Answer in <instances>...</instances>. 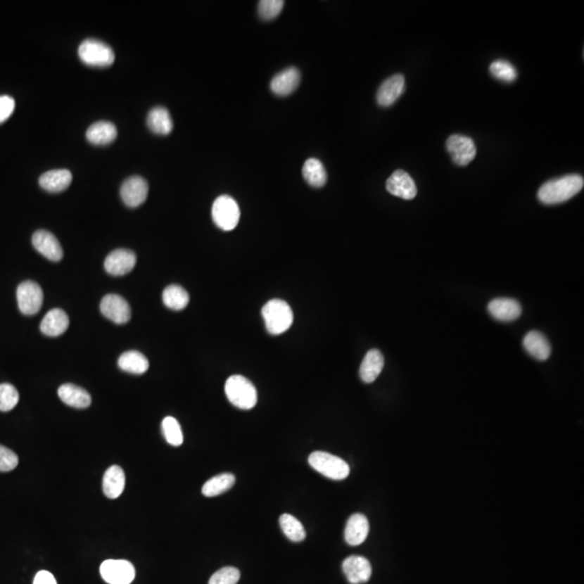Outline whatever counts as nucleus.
Listing matches in <instances>:
<instances>
[{
	"label": "nucleus",
	"mask_w": 584,
	"mask_h": 584,
	"mask_svg": "<svg viewBox=\"0 0 584 584\" xmlns=\"http://www.w3.org/2000/svg\"><path fill=\"white\" fill-rule=\"evenodd\" d=\"M285 3L281 0H261L259 3V15L265 21L279 17Z\"/></svg>",
	"instance_id": "nucleus-37"
},
{
	"label": "nucleus",
	"mask_w": 584,
	"mask_h": 584,
	"mask_svg": "<svg viewBox=\"0 0 584 584\" xmlns=\"http://www.w3.org/2000/svg\"><path fill=\"white\" fill-rule=\"evenodd\" d=\"M489 72L493 77L501 82H513L517 78L516 68L504 60H497L493 62L489 68Z\"/></svg>",
	"instance_id": "nucleus-34"
},
{
	"label": "nucleus",
	"mask_w": 584,
	"mask_h": 584,
	"mask_svg": "<svg viewBox=\"0 0 584 584\" xmlns=\"http://www.w3.org/2000/svg\"><path fill=\"white\" fill-rule=\"evenodd\" d=\"M33 584H58L56 578L47 571H42L36 575Z\"/></svg>",
	"instance_id": "nucleus-40"
},
{
	"label": "nucleus",
	"mask_w": 584,
	"mask_h": 584,
	"mask_svg": "<svg viewBox=\"0 0 584 584\" xmlns=\"http://www.w3.org/2000/svg\"><path fill=\"white\" fill-rule=\"evenodd\" d=\"M72 175L68 169L47 171L39 178V185L49 193L63 192L72 183Z\"/></svg>",
	"instance_id": "nucleus-21"
},
{
	"label": "nucleus",
	"mask_w": 584,
	"mask_h": 584,
	"mask_svg": "<svg viewBox=\"0 0 584 584\" xmlns=\"http://www.w3.org/2000/svg\"><path fill=\"white\" fill-rule=\"evenodd\" d=\"M78 56L84 64L94 68H106L115 61V53L112 48L101 40H84L78 48Z\"/></svg>",
	"instance_id": "nucleus-5"
},
{
	"label": "nucleus",
	"mask_w": 584,
	"mask_h": 584,
	"mask_svg": "<svg viewBox=\"0 0 584 584\" xmlns=\"http://www.w3.org/2000/svg\"><path fill=\"white\" fill-rule=\"evenodd\" d=\"M148 195V184L145 179L134 175L122 183L120 196L126 206L136 208L145 203Z\"/></svg>",
	"instance_id": "nucleus-10"
},
{
	"label": "nucleus",
	"mask_w": 584,
	"mask_h": 584,
	"mask_svg": "<svg viewBox=\"0 0 584 584\" xmlns=\"http://www.w3.org/2000/svg\"><path fill=\"white\" fill-rule=\"evenodd\" d=\"M236 478L233 474L224 473V474L217 475L206 481L203 486V495L206 497H217L222 495L231 488L235 484Z\"/></svg>",
	"instance_id": "nucleus-30"
},
{
	"label": "nucleus",
	"mask_w": 584,
	"mask_h": 584,
	"mask_svg": "<svg viewBox=\"0 0 584 584\" xmlns=\"http://www.w3.org/2000/svg\"><path fill=\"white\" fill-rule=\"evenodd\" d=\"M19 400V392L12 384H0V412H10L17 406Z\"/></svg>",
	"instance_id": "nucleus-35"
},
{
	"label": "nucleus",
	"mask_w": 584,
	"mask_h": 584,
	"mask_svg": "<svg viewBox=\"0 0 584 584\" xmlns=\"http://www.w3.org/2000/svg\"><path fill=\"white\" fill-rule=\"evenodd\" d=\"M32 241L36 250L50 261L58 262L63 258L61 243L50 231L45 229L35 231Z\"/></svg>",
	"instance_id": "nucleus-13"
},
{
	"label": "nucleus",
	"mask_w": 584,
	"mask_h": 584,
	"mask_svg": "<svg viewBox=\"0 0 584 584\" xmlns=\"http://www.w3.org/2000/svg\"><path fill=\"white\" fill-rule=\"evenodd\" d=\"M19 458L13 451L0 445V472H10L18 466Z\"/></svg>",
	"instance_id": "nucleus-38"
},
{
	"label": "nucleus",
	"mask_w": 584,
	"mask_h": 584,
	"mask_svg": "<svg viewBox=\"0 0 584 584\" xmlns=\"http://www.w3.org/2000/svg\"><path fill=\"white\" fill-rule=\"evenodd\" d=\"M15 102L9 96H0V124H3L13 114Z\"/></svg>",
	"instance_id": "nucleus-39"
},
{
	"label": "nucleus",
	"mask_w": 584,
	"mask_h": 584,
	"mask_svg": "<svg viewBox=\"0 0 584 584\" xmlns=\"http://www.w3.org/2000/svg\"><path fill=\"white\" fill-rule=\"evenodd\" d=\"M265 327L271 334H281L287 331L293 323V312L287 302L274 299L267 302L262 309Z\"/></svg>",
	"instance_id": "nucleus-2"
},
{
	"label": "nucleus",
	"mask_w": 584,
	"mask_h": 584,
	"mask_svg": "<svg viewBox=\"0 0 584 584\" xmlns=\"http://www.w3.org/2000/svg\"><path fill=\"white\" fill-rule=\"evenodd\" d=\"M125 485H126V475L124 470L118 465H113L106 470L103 477L104 495L108 499L118 498L124 493Z\"/></svg>",
	"instance_id": "nucleus-25"
},
{
	"label": "nucleus",
	"mask_w": 584,
	"mask_h": 584,
	"mask_svg": "<svg viewBox=\"0 0 584 584\" xmlns=\"http://www.w3.org/2000/svg\"><path fill=\"white\" fill-rule=\"evenodd\" d=\"M343 573L350 584H362L369 581L372 575V568L370 561L366 557H353L344 559L342 564Z\"/></svg>",
	"instance_id": "nucleus-15"
},
{
	"label": "nucleus",
	"mask_w": 584,
	"mask_h": 584,
	"mask_svg": "<svg viewBox=\"0 0 584 584\" xmlns=\"http://www.w3.org/2000/svg\"><path fill=\"white\" fill-rule=\"evenodd\" d=\"M523 345L526 352L535 360H547L551 356V344L541 332H528L523 338Z\"/></svg>",
	"instance_id": "nucleus-22"
},
{
	"label": "nucleus",
	"mask_w": 584,
	"mask_h": 584,
	"mask_svg": "<svg viewBox=\"0 0 584 584\" xmlns=\"http://www.w3.org/2000/svg\"><path fill=\"white\" fill-rule=\"evenodd\" d=\"M241 579V571L235 567L221 568L211 576L208 584H237Z\"/></svg>",
	"instance_id": "nucleus-36"
},
{
	"label": "nucleus",
	"mask_w": 584,
	"mask_h": 584,
	"mask_svg": "<svg viewBox=\"0 0 584 584\" xmlns=\"http://www.w3.org/2000/svg\"><path fill=\"white\" fill-rule=\"evenodd\" d=\"M137 255L128 249H117L106 257V271L110 275L122 276L130 273L136 267Z\"/></svg>",
	"instance_id": "nucleus-12"
},
{
	"label": "nucleus",
	"mask_w": 584,
	"mask_h": 584,
	"mask_svg": "<svg viewBox=\"0 0 584 584\" xmlns=\"http://www.w3.org/2000/svg\"><path fill=\"white\" fill-rule=\"evenodd\" d=\"M300 82H301V74L298 68H286L277 75L274 76L271 82V90L276 96H289L297 89Z\"/></svg>",
	"instance_id": "nucleus-16"
},
{
	"label": "nucleus",
	"mask_w": 584,
	"mask_h": 584,
	"mask_svg": "<svg viewBox=\"0 0 584 584\" xmlns=\"http://www.w3.org/2000/svg\"><path fill=\"white\" fill-rule=\"evenodd\" d=\"M58 394L64 404L74 408H88L91 405L92 400L89 393L75 384H63L58 388Z\"/></svg>",
	"instance_id": "nucleus-23"
},
{
	"label": "nucleus",
	"mask_w": 584,
	"mask_h": 584,
	"mask_svg": "<svg viewBox=\"0 0 584 584\" xmlns=\"http://www.w3.org/2000/svg\"><path fill=\"white\" fill-rule=\"evenodd\" d=\"M70 325L68 314L61 309H53L46 314L40 324V330L48 337H58L68 330Z\"/></svg>",
	"instance_id": "nucleus-20"
},
{
	"label": "nucleus",
	"mask_w": 584,
	"mask_h": 584,
	"mask_svg": "<svg viewBox=\"0 0 584 584\" xmlns=\"http://www.w3.org/2000/svg\"><path fill=\"white\" fill-rule=\"evenodd\" d=\"M163 301L168 309L181 311L189 304V296L186 290L181 286L170 285L164 290Z\"/></svg>",
	"instance_id": "nucleus-31"
},
{
	"label": "nucleus",
	"mask_w": 584,
	"mask_h": 584,
	"mask_svg": "<svg viewBox=\"0 0 584 584\" xmlns=\"http://www.w3.org/2000/svg\"><path fill=\"white\" fill-rule=\"evenodd\" d=\"M309 463L316 472L334 481H343L350 474V466L339 457L325 451H315L309 457Z\"/></svg>",
	"instance_id": "nucleus-4"
},
{
	"label": "nucleus",
	"mask_w": 584,
	"mask_h": 584,
	"mask_svg": "<svg viewBox=\"0 0 584 584\" xmlns=\"http://www.w3.org/2000/svg\"><path fill=\"white\" fill-rule=\"evenodd\" d=\"M163 433L168 444L171 446L179 447L183 444V433L180 423L173 417H167L163 420Z\"/></svg>",
	"instance_id": "nucleus-33"
},
{
	"label": "nucleus",
	"mask_w": 584,
	"mask_h": 584,
	"mask_svg": "<svg viewBox=\"0 0 584 584\" xmlns=\"http://www.w3.org/2000/svg\"><path fill=\"white\" fill-rule=\"evenodd\" d=\"M100 573L108 584H130L136 577V569L130 561L108 559L101 565Z\"/></svg>",
	"instance_id": "nucleus-8"
},
{
	"label": "nucleus",
	"mask_w": 584,
	"mask_h": 584,
	"mask_svg": "<svg viewBox=\"0 0 584 584\" xmlns=\"http://www.w3.org/2000/svg\"><path fill=\"white\" fill-rule=\"evenodd\" d=\"M87 140L94 145H108L117 138V128L113 122H98L87 130Z\"/></svg>",
	"instance_id": "nucleus-26"
},
{
	"label": "nucleus",
	"mask_w": 584,
	"mask_h": 584,
	"mask_svg": "<svg viewBox=\"0 0 584 584\" xmlns=\"http://www.w3.org/2000/svg\"><path fill=\"white\" fill-rule=\"evenodd\" d=\"M279 525L286 537L292 542H302L306 537L303 525L290 514H283L279 517Z\"/></svg>",
	"instance_id": "nucleus-32"
},
{
	"label": "nucleus",
	"mask_w": 584,
	"mask_h": 584,
	"mask_svg": "<svg viewBox=\"0 0 584 584\" xmlns=\"http://www.w3.org/2000/svg\"><path fill=\"white\" fill-rule=\"evenodd\" d=\"M225 394L229 402L237 408L249 410L257 405V390L245 376H229L225 383Z\"/></svg>",
	"instance_id": "nucleus-3"
},
{
	"label": "nucleus",
	"mask_w": 584,
	"mask_h": 584,
	"mask_svg": "<svg viewBox=\"0 0 584 584\" xmlns=\"http://www.w3.org/2000/svg\"><path fill=\"white\" fill-rule=\"evenodd\" d=\"M583 185L584 180L581 175H565L545 183L540 187L538 198L545 205L565 203L576 196L583 189Z\"/></svg>",
	"instance_id": "nucleus-1"
},
{
	"label": "nucleus",
	"mask_w": 584,
	"mask_h": 584,
	"mask_svg": "<svg viewBox=\"0 0 584 584\" xmlns=\"http://www.w3.org/2000/svg\"><path fill=\"white\" fill-rule=\"evenodd\" d=\"M386 189L393 196L410 201L417 196L416 183L406 171L396 170L386 181Z\"/></svg>",
	"instance_id": "nucleus-14"
},
{
	"label": "nucleus",
	"mask_w": 584,
	"mask_h": 584,
	"mask_svg": "<svg viewBox=\"0 0 584 584\" xmlns=\"http://www.w3.org/2000/svg\"><path fill=\"white\" fill-rule=\"evenodd\" d=\"M148 126L154 134L167 136L173 129L172 118L168 110L157 106L150 110L148 115Z\"/></svg>",
	"instance_id": "nucleus-27"
},
{
	"label": "nucleus",
	"mask_w": 584,
	"mask_h": 584,
	"mask_svg": "<svg viewBox=\"0 0 584 584\" xmlns=\"http://www.w3.org/2000/svg\"><path fill=\"white\" fill-rule=\"evenodd\" d=\"M101 313L117 325L128 323L131 318V309L128 302L118 295H108L102 299Z\"/></svg>",
	"instance_id": "nucleus-11"
},
{
	"label": "nucleus",
	"mask_w": 584,
	"mask_h": 584,
	"mask_svg": "<svg viewBox=\"0 0 584 584\" xmlns=\"http://www.w3.org/2000/svg\"><path fill=\"white\" fill-rule=\"evenodd\" d=\"M118 366L129 374H143L148 372L150 364L148 358L138 350H129L120 356Z\"/></svg>",
	"instance_id": "nucleus-28"
},
{
	"label": "nucleus",
	"mask_w": 584,
	"mask_h": 584,
	"mask_svg": "<svg viewBox=\"0 0 584 584\" xmlns=\"http://www.w3.org/2000/svg\"><path fill=\"white\" fill-rule=\"evenodd\" d=\"M446 148L455 164L458 166H467L476 156L474 141L469 137L452 134L447 140Z\"/></svg>",
	"instance_id": "nucleus-9"
},
{
	"label": "nucleus",
	"mask_w": 584,
	"mask_h": 584,
	"mask_svg": "<svg viewBox=\"0 0 584 584\" xmlns=\"http://www.w3.org/2000/svg\"><path fill=\"white\" fill-rule=\"evenodd\" d=\"M384 367V357L379 350H370L360 364V379L364 383H372Z\"/></svg>",
	"instance_id": "nucleus-24"
},
{
	"label": "nucleus",
	"mask_w": 584,
	"mask_h": 584,
	"mask_svg": "<svg viewBox=\"0 0 584 584\" xmlns=\"http://www.w3.org/2000/svg\"><path fill=\"white\" fill-rule=\"evenodd\" d=\"M488 312L499 322H513L521 316V306L516 300L499 298L488 304Z\"/></svg>",
	"instance_id": "nucleus-19"
},
{
	"label": "nucleus",
	"mask_w": 584,
	"mask_h": 584,
	"mask_svg": "<svg viewBox=\"0 0 584 584\" xmlns=\"http://www.w3.org/2000/svg\"><path fill=\"white\" fill-rule=\"evenodd\" d=\"M211 213L215 224L223 231H233L241 219L239 203L229 195H222L215 199Z\"/></svg>",
	"instance_id": "nucleus-6"
},
{
	"label": "nucleus",
	"mask_w": 584,
	"mask_h": 584,
	"mask_svg": "<svg viewBox=\"0 0 584 584\" xmlns=\"http://www.w3.org/2000/svg\"><path fill=\"white\" fill-rule=\"evenodd\" d=\"M302 173L306 182L311 186L322 187L327 182V171L318 159H307L302 169Z\"/></svg>",
	"instance_id": "nucleus-29"
},
{
	"label": "nucleus",
	"mask_w": 584,
	"mask_h": 584,
	"mask_svg": "<svg viewBox=\"0 0 584 584\" xmlns=\"http://www.w3.org/2000/svg\"><path fill=\"white\" fill-rule=\"evenodd\" d=\"M405 91V77L402 74H396L388 78L379 88L376 101L380 106L388 108L395 103L396 100Z\"/></svg>",
	"instance_id": "nucleus-17"
},
{
	"label": "nucleus",
	"mask_w": 584,
	"mask_h": 584,
	"mask_svg": "<svg viewBox=\"0 0 584 584\" xmlns=\"http://www.w3.org/2000/svg\"><path fill=\"white\" fill-rule=\"evenodd\" d=\"M17 299L22 314L26 316L35 315L42 309L44 292L35 281H23L18 287Z\"/></svg>",
	"instance_id": "nucleus-7"
},
{
	"label": "nucleus",
	"mask_w": 584,
	"mask_h": 584,
	"mask_svg": "<svg viewBox=\"0 0 584 584\" xmlns=\"http://www.w3.org/2000/svg\"><path fill=\"white\" fill-rule=\"evenodd\" d=\"M368 533H369V521L367 517L357 513L348 519L345 531H344V537L348 545H353V547L362 545L364 542V540L367 539Z\"/></svg>",
	"instance_id": "nucleus-18"
}]
</instances>
